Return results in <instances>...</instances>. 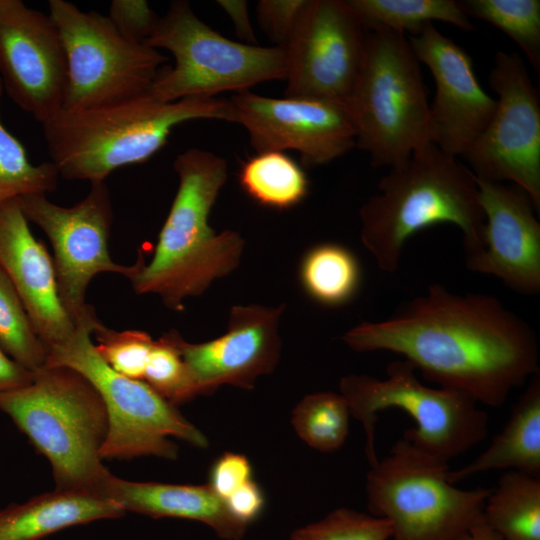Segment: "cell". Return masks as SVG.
<instances>
[{
	"instance_id": "7a4b0ae2",
	"label": "cell",
	"mask_w": 540,
	"mask_h": 540,
	"mask_svg": "<svg viewBox=\"0 0 540 540\" xmlns=\"http://www.w3.org/2000/svg\"><path fill=\"white\" fill-rule=\"evenodd\" d=\"M178 188L146 263L140 252L129 278L140 295L154 294L173 311L189 297L203 294L239 265L244 240L233 230L216 233L209 215L227 180L226 160L210 151L189 148L173 163Z\"/></svg>"
},
{
	"instance_id": "44dd1931",
	"label": "cell",
	"mask_w": 540,
	"mask_h": 540,
	"mask_svg": "<svg viewBox=\"0 0 540 540\" xmlns=\"http://www.w3.org/2000/svg\"><path fill=\"white\" fill-rule=\"evenodd\" d=\"M100 495L112 500L124 512L202 522L226 540L243 539L248 527L230 513L225 501L209 484L134 482L110 473L102 483Z\"/></svg>"
},
{
	"instance_id": "1f68e13d",
	"label": "cell",
	"mask_w": 540,
	"mask_h": 540,
	"mask_svg": "<svg viewBox=\"0 0 540 540\" xmlns=\"http://www.w3.org/2000/svg\"><path fill=\"white\" fill-rule=\"evenodd\" d=\"M181 335L171 330L154 340L143 381L173 405L198 395L180 350Z\"/></svg>"
},
{
	"instance_id": "d590c367",
	"label": "cell",
	"mask_w": 540,
	"mask_h": 540,
	"mask_svg": "<svg viewBox=\"0 0 540 540\" xmlns=\"http://www.w3.org/2000/svg\"><path fill=\"white\" fill-rule=\"evenodd\" d=\"M107 17L124 38L136 43H145L160 19L145 0H113Z\"/></svg>"
},
{
	"instance_id": "e0dca14e",
	"label": "cell",
	"mask_w": 540,
	"mask_h": 540,
	"mask_svg": "<svg viewBox=\"0 0 540 540\" xmlns=\"http://www.w3.org/2000/svg\"><path fill=\"white\" fill-rule=\"evenodd\" d=\"M408 40L435 81L430 142L447 154L463 156L490 122L496 99L480 85L471 56L432 23Z\"/></svg>"
},
{
	"instance_id": "5bb4252c",
	"label": "cell",
	"mask_w": 540,
	"mask_h": 540,
	"mask_svg": "<svg viewBox=\"0 0 540 540\" xmlns=\"http://www.w3.org/2000/svg\"><path fill=\"white\" fill-rule=\"evenodd\" d=\"M366 35L346 0H308L285 47V97L345 103L360 71Z\"/></svg>"
},
{
	"instance_id": "f546056e",
	"label": "cell",
	"mask_w": 540,
	"mask_h": 540,
	"mask_svg": "<svg viewBox=\"0 0 540 540\" xmlns=\"http://www.w3.org/2000/svg\"><path fill=\"white\" fill-rule=\"evenodd\" d=\"M3 92L0 79V101ZM58 179V170L51 161H30L23 144L0 118V204L25 195L53 192Z\"/></svg>"
},
{
	"instance_id": "83f0119b",
	"label": "cell",
	"mask_w": 540,
	"mask_h": 540,
	"mask_svg": "<svg viewBox=\"0 0 540 540\" xmlns=\"http://www.w3.org/2000/svg\"><path fill=\"white\" fill-rule=\"evenodd\" d=\"M350 411L339 393L316 392L305 396L293 410L292 424L299 437L321 452H334L349 432Z\"/></svg>"
},
{
	"instance_id": "3957f363",
	"label": "cell",
	"mask_w": 540,
	"mask_h": 540,
	"mask_svg": "<svg viewBox=\"0 0 540 540\" xmlns=\"http://www.w3.org/2000/svg\"><path fill=\"white\" fill-rule=\"evenodd\" d=\"M359 216L361 242L386 273L398 269L406 241L435 224L461 230L465 259L483 248L485 217L476 177L433 143L390 168Z\"/></svg>"
},
{
	"instance_id": "277c9868",
	"label": "cell",
	"mask_w": 540,
	"mask_h": 540,
	"mask_svg": "<svg viewBox=\"0 0 540 540\" xmlns=\"http://www.w3.org/2000/svg\"><path fill=\"white\" fill-rule=\"evenodd\" d=\"M197 119L230 122L228 100L202 96L163 102L147 92L84 110H61L42 127L59 176L95 183L116 169L146 162L167 144L174 127Z\"/></svg>"
},
{
	"instance_id": "60d3db41",
	"label": "cell",
	"mask_w": 540,
	"mask_h": 540,
	"mask_svg": "<svg viewBox=\"0 0 540 540\" xmlns=\"http://www.w3.org/2000/svg\"><path fill=\"white\" fill-rule=\"evenodd\" d=\"M459 540H504L483 519L464 533Z\"/></svg>"
},
{
	"instance_id": "484cf974",
	"label": "cell",
	"mask_w": 540,
	"mask_h": 540,
	"mask_svg": "<svg viewBox=\"0 0 540 540\" xmlns=\"http://www.w3.org/2000/svg\"><path fill=\"white\" fill-rule=\"evenodd\" d=\"M238 178L250 198L274 209H288L301 203L309 190L301 165L282 151L256 153L242 163Z\"/></svg>"
},
{
	"instance_id": "30bf717a",
	"label": "cell",
	"mask_w": 540,
	"mask_h": 540,
	"mask_svg": "<svg viewBox=\"0 0 540 540\" xmlns=\"http://www.w3.org/2000/svg\"><path fill=\"white\" fill-rule=\"evenodd\" d=\"M92 332L89 326H77L68 341L48 350L46 366H64L79 372L99 393L108 420L102 459H174L177 446L171 437L199 448L208 446L206 436L145 381L112 370L96 352Z\"/></svg>"
},
{
	"instance_id": "9c48e42d",
	"label": "cell",
	"mask_w": 540,
	"mask_h": 540,
	"mask_svg": "<svg viewBox=\"0 0 540 540\" xmlns=\"http://www.w3.org/2000/svg\"><path fill=\"white\" fill-rule=\"evenodd\" d=\"M148 46L169 51L173 68H161L150 94L163 102L235 93L271 80H285L286 49L230 40L200 20L184 0L171 2Z\"/></svg>"
},
{
	"instance_id": "603a6c76",
	"label": "cell",
	"mask_w": 540,
	"mask_h": 540,
	"mask_svg": "<svg viewBox=\"0 0 540 540\" xmlns=\"http://www.w3.org/2000/svg\"><path fill=\"white\" fill-rule=\"evenodd\" d=\"M495 469L540 477V371L528 380V386L511 409L505 426L488 448L467 465L450 469L448 480L456 484Z\"/></svg>"
},
{
	"instance_id": "6da1fadb",
	"label": "cell",
	"mask_w": 540,
	"mask_h": 540,
	"mask_svg": "<svg viewBox=\"0 0 540 540\" xmlns=\"http://www.w3.org/2000/svg\"><path fill=\"white\" fill-rule=\"evenodd\" d=\"M341 339L357 352L401 355L427 381L493 408L540 371L536 333L525 320L493 295L459 294L441 284Z\"/></svg>"
},
{
	"instance_id": "f1b7e54d",
	"label": "cell",
	"mask_w": 540,
	"mask_h": 540,
	"mask_svg": "<svg viewBox=\"0 0 540 540\" xmlns=\"http://www.w3.org/2000/svg\"><path fill=\"white\" fill-rule=\"evenodd\" d=\"M469 17L484 20L507 34L540 74L539 0H460Z\"/></svg>"
},
{
	"instance_id": "e575fe53",
	"label": "cell",
	"mask_w": 540,
	"mask_h": 540,
	"mask_svg": "<svg viewBox=\"0 0 540 540\" xmlns=\"http://www.w3.org/2000/svg\"><path fill=\"white\" fill-rule=\"evenodd\" d=\"M308 0H260L257 19L261 30L278 47L285 48Z\"/></svg>"
},
{
	"instance_id": "d6a6232c",
	"label": "cell",
	"mask_w": 540,
	"mask_h": 540,
	"mask_svg": "<svg viewBox=\"0 0 540 540\" xmlns=\"http://www.w3.org/2000/svg\"><path fill=\"white\" fill-rule=\"evenodd\" d=\"M391 535V525L386 519L339 508L295 529L291 540H390Z\"/></svg>"
},
{
	"instance_id": "52a82bcc",
	"label": "cell",
	"mask_w": 540,
	"mask_h": 540,
	"mask_svg": "<svg viewBox=\"0 0 540 540\" xmlns=\"http://www.w3.org/2000/svg\"><path fill=\"white\" fill-rule=\"evenodd\" d=\"M448 463L403 435L370 466L367 507L390 523V540H459L483 519L491 489L458 488Z\"/></svg>"
},
{
	"instance_id": "2e32d148",
	"label": "cell",
	"mask_w": 540,
	"mask_h": 540,
	"mask_svg": "<svg viewBox=\"0 0 540 540\" xmlns=\"http://www.w3.org/2000/svg\"><path fill=\"white\" fill-rule=\"evenodd\" d=\"M0 79L11 100L41 125L62 110L66 63L57 28L21 0H0Z\"/></svg>"
},
{
	"instance_id": "5b68a950",
	"label": "cell",
	"mask_w": 540,
	"mask_h": 540,
	"mask_svg": "<svg viewBox=\"0 0 540 540\" xmlns=\"http://www.w3.org/2000/svg\"><path fill=\"white\" fill-rule=\"evenodd\" d=\"M0 410L47 458L56 489L100 495L110 474L100 456L108 420L99 393L84 376L44 366L29 384L0 392Z\"/></svg>"
},
{
	"instance_id": "ffe728a7",
	"label": "cell",
	"mask_w": 540,
	"mask_h": 540,
	"mask_svg": "<svg viewBox=\"0 0 540 540\" xmlns=\"http://www.w3.org/2000/svg\"><path fill=\"white\" fill-rule=\"evenodd\" d=\"M0 267L47 349L68 341L77 327L61 303L53 258L33 235L17 199L0 204Z\"/></svg>"
},
{
	"instance_id": "8992f818",
	"label": "cell",
	"mask_w": 540,
	"mask_h": 540,
	"mask_svg": "<svg viewBox=\"0 0 540 540\" xmlns=\"http://www.w3.org/2000/svg\"><path fill=\"white\" fill-rule=\"evenodd\" d=\"M420 62L405 34L367 31L359 74L345 105L355 147L373 167H395L430 142V105Z\"/></svg>"
},
{
	"instance_id": "4fadbf2b",
	"label": "cell",
	"mask_w": 540,
	"mask_h": 540,
	"mask_svg": "<svg viewBox=\"0 0 540 540\" xmlns=\"http://www.w3.org/2000/svg\"><path fill=\"white\" fill-rule=\"evenodd\" d=\"M495 112L462 156L476 178L512 181L540 210V96L518 53L498 51L489 74Z\"/></svg>"
},
{
	"instance_id": "7402d4cb",
	"label": "cell",
	"mask_w": 540,
	"mask_h": 540,
	"mask_svg": "<svg viewBox=\"0 0 540 540\" xmlns=\"http://www.w3.org/2000/svg\"><path fill=\"white\" fill-rule=\"evenodd\" d=\"M112 500L90 492L55 489L0 510V540H41L65 528L123 516Z\"/></svg>"
},
{
	"instance_id": "cb8c5ba5",
	"label": "cell",
	"mask_w": 540,
	"mask_h": 540,
	"mask_svg": "<svg viewBox=\"0 0 540 540\" xmlns=\"http://www.w3.org/2000/svg\"><path fill=\"white\" fill-rule=\"evenodd\" d=\"M482 517L504 540H540V477L507 470L490 490Z\"/></svg>"
},
{
	"instance_id": "8fae6325",
	"label": "cell",
	"mask_w": 540,
	"mask_h": 540,
	"mask_svg": "<svg viewBox=\"0 0 540 540\" xmlns=\"http://www.w3.org/2000/svg\"><path fill=\"white\" fill-rule=\"evenodd\" d=\"M66 63L62 110L103 106L150 92L167 57L145 43L124 38L107 16L50 0Z\"/></svg>"
},
{
	"instance_id": "74e56055",
	"label": "cell",
	"mask_w": 540,
	"mask_h": 540,
	"mask_svg": "<svg viewBox=\"0 0 540 540\" xmlns=\"http://www.w3.org/2000/svg\"><path fill=\"white\" fill-rule=\"evenodd\" d=\"M230 513L247 526L262 513L265 497L260 486L251 479L224 500Z\"/></svg>"
},
{
	"instance_id": "836d02e7",
	"label": "cell",
	"mask_w": 540,
	"mask_h": 540,
	"mask_svg": "<svg viewBox=\"0 0 540 540\" xmlns=\"http://www.w3.org/2000/svg\"><path fill=\"white\" fill-rule=\"evenodd\" d=\"M95 350L115 372L143 380L154 340L142 330L117 331L100 322L93 330Z\"/></svg>"
},
{
	"instance_id": "d4e9b609",
	"label": "cell",
	"mask_w": 540,
	"mask_h": 540,
	"mask_svg": "<svg viewBox=\"0 0 540 540\" xmlns=\"http://www.w3.org/2000/svg\"><path fill=\"white\" fill-rule=\"evenodd\" d=\"M366 31L390 30L417 35L441 21L464 31L475 29L457 0H346Z\"/></svg>"
},
{
	"instance_id": "ab89813d",
	"label": "cell",
	"mask_w": 540,
	"mask_h": 540,
	"mask_svg": "<svg viewBox=\"0 0 540 540\" xmlns=\"http://www.w3.org/2000/svg\"><path fill=\"white\" fill-rule=\"evenodd\" d=\"M32 379L33 372L12 359L0 346V392L23 387Z\"/></svg>"
},
{
	"instance_id": "d6986e66",
	"label": "cell",
	"mask_w": 540,
	"mask_h": 540,
	"mask_svg": "<svg viewBox=\"0 0 540 540\" xmlns=\"http://www.w3.org/2000/svg\"><path fill=\"white\" fill-rule=\"evenodd\" d=\"M485 227L483 248L466 267L501 280L518 294L540 292V223L525 191L476 178Z\"/></svg>"
},
{
	"instance_id": "7c38bea8",
	"label": "cell",
	"mask_w": 540,
	"mask_h": 540,
	"mask_svg": "<svg viewBox=\"0 0 540 540\" xmlns=\"http://www.w3.org/2000/svg\"><path fill=\"white\" fill-rule=\"evenodd\" d=\"M29 222L37 225L53 248L61 303L77 326L93 330L101 322L86 302L92 279L99 273H117L130 278L136 265H121L110 256L109 236L113 222L110 192L105 182L90 183L87 195L72 206L51 202L46 194L17 198Z\"/></svg>"
},
{
	"instance_id": "4316f807",
	"label": "cell",
	"mask_w": 540,
	"mask_h": 540,
	"mask_svg": "<svg viewBox=\"0 0 540 540\" xmlns=\"http://www.w3.org/2000/svg\"><path fill=\"white\" fill-rule=\"evenodd\" d=\"M299 275L303 289L313 300L326 306H340L357 293L361 268L345 246L321 243L304 254Z\"/></svg>"
},
{
	"instance_id": "9a60e30c",
	"label": "cell",
	"mask_w": 540,
	"mask_h": 540,
	"mask_svg": "<svg viewBox=\"0 0 540 540\" xmlns=\"http://www.w3.org/2000/svg\"><path fill=\"white\" fill-rule=\"evenodd\" d=\"M230 122L242 125L256 153L295 150L302 166L325 165L355 147L356 133L345 103L272 98L249 90L229 99Z\"/></svg>"
},
{
	"instance_id": "ac0fdd59",
	"label": "cell",
	"mask_w": 540,
	"mask_h": 540,
	"mask_svg": "<svg viewBox=\"0 0 540 540\" xmlns=\"http://www.w3.org/2000/svg\"><path fill=\"white\" fill-rule=\"evenodd\" d=\"M285 305H236L227 331L203 343L180 340V350L198 395L221 385L252 389L256 379L271 373L280 358L279 321Z\"/></svg>"
},
{
	"instance_id": "8d00e7d4",
	"label": "cell",
	"mask_w": 540,
	"mask_h": 540,
	"mask_svg": "<svg viewBox=\"0 0 540 540\" xmlns=\"http://www.w3.org/2000/svg\"><path fill=\"white\" fill-rule=\"evenodd\" d=\"M252 479V467L246 456L226 452L215 460L209 472V486L223 500Z\"/></svg>"
},
{
	"instance_id": "4dcf8cb0",
	"label": "cell",
	"mask_w": 540,
	"mask_h": 540,
	"mask_svg": "<svg viewBox=\"0 0 540 540\" xmlns=\"http://www.w3.org/2000/svg\"><path fill=\"white\" fill-rule=\"evenodd\" d=\"M0 346L12 359L32 372L46 366L47 346L37 333L20 296L1 267Z\"/></svg>"
},
{
	"instance_id": "f35d334b",
	"label": "cell",
	"mask_w": 540,
	"mask_h": 540,
	"mask_svg": "<svg viewBox=\"0 0 540 540\" xmlns=\"http://www.w3.org/2000/svg\"><path fill=\"white\" fill-rule=\"evenodd\" d=\"M216 3L232 20L238 37L246 44L258 45L249 17L248 3L244 0H218Z\"/></svg>"
},
{
	"instance_id": "ba28073f",
	"label": "cell",
	"mask_w": 540,
	"mask_h": 540,
	"mask_svg": "<svg viewBox=\"0 0 540 540\" xmlns=\"http://www.w3.org/2000/svg\"><path fill=\"white\" fill-rule=\"evenodd\" d=\"M416 371L409 361L399 359L387 365L384 379L350 374L340 381V394L347 401L350 415L364 428L369 466L379 460L375 449L378 413L390 408L403 410L417 425L403 435L448 462L487 436L488 414L471 396L427 386L419 381Z\"/></svg>"
}]
</instances>
